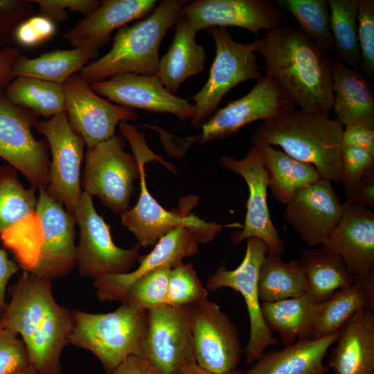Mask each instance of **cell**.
Returning <instances> with one entry per match:
<instances>
[{
  "label": "cell",
  "instance_id": "cell-1",
  "mask_svg": "<svg viewBox=\"0 0 374 374\" xmlns=\"http://www.w3.org/2000/svg\"><path fill=\"white\" fill-rule=\"evenodd\" d=\"M258 41L265 75L302 111L329 114L334 100L330 53L294 26H278Z\"/></svg>",
  "mask_w": 374,
  "mask_h": 374
},
{
  "label": "cell",
  "instance_id": "cell-2",
  "mask_svg": "<svg viewBox=\"0 0 374 374\" xmlns=\"http://www.w3.org/2000/svg\"><path fill=\"white\" fill-rule=\"evenodd\" d=\"M52 281L24 271L11 285V299L0 317V327L24 341L37 374H62L60 357L73 328L72 310L55 301Z\"/></svg>",
  "mask_w": 374,
  "mask_h": 374
},
{
  "label": "cell",
  "instance_id": "cell-3",
  "mask_svg": "<svg viewBox=\"0 0 374 374\" xmlns=\"http://www.w3.org/2000/svg\"><path fill=\"white\" fill-rule=\"evenodd\" d=\"M344 127L329 114L289 111L264 122L251 134L253 146L280 147L299 161L312 165L321 178L341 183Z\"/></svg>",
  "mask_w": 374,
  "mask_h": 374
},
{
  "label": "cell",
  "instance_id": "cell-4",
  "mask_svg": "<svg viewBox=\"0 0 374 374\" xmlns=\"http://www.w3.org/2000/svg\"><path fill=\"white\" fill-rule=\"evenodd\" d=\"M122 134L131 145L134 155L139 163L140 195L136 204L121 215V224L133 233L141 247H153L166 234L178 226L188 228L194 233L198 243H208L226 227H239V224H220L206 222L194 214L190 208L197 204L195 197H188V201L180 204V208L168 211L152 196L146 182L145 165L150 161L157 160L168 170L176 173L175 166L153 153L148 147L144 134L126 122L120 123Z\"/></svg>",
  "mask_w": 374,
  "mask_h": 374
},
{
  "label": "cell",
  "instance_id": "cell-5",
  "mask_svg": "<svg viewBox=\"0 0 374 374\" xmlns=\"http://www.w3.org/2000/svg\"><path fill=\"white\" fill-rule=\"evenodd\" d=\"M186 2L163 0L146 18L118 29L109 52L89 62L78 75L89 84L122 73L157 75L161 41L175 26Z\"/></svg>",
  "mask_w": 374,
  "mask_h": 374
},
{
  "label": "cell",
  "instance_id": "cell-6",
  "mask_svg": "<svg viewBox=\"0 0 374 374\" xmlns=\"http://www.w3.org/2000/svg\"><path fill=\"white\" fill-rule=\"evenodd\" d=\"M72 314L69 344L93 353L107 374H112L128 357L142 356L148 310L122 303L108 313H89L74 309Z\"/></svg>",
  "mask_w": 374,
  "mask_h": 374
},
{
  "label": "cell",
  "instance_id": "cell-7",
  "mask_svg": "<svg viewBox=\"0 0 374 374\" xmlns=\"http://www.w3.org/2000/svg\"><path fill=\"white\" fill-rule=\"evenodd\" d=\"M207 33L213 38L215 57L206 84L190 98L195 102L191 125L200 128L215 112L231 89L248 80L262 75L257 64L258 39L242 44L233 39L225 28H211Z\"/></svg>",
  "mask_w": 374,
  "mask_h": 374
},
{
  "label": "cell",
  "instance_id": "cell-8",
  "mask_svg": "<svg viewBox=\"0 0 374 374\" xmlns=\"http://www.w3.org/2000/svg\"><path fill=\"white\" fill-rule=\"evenodd\" d=\"M82 179L84 191L97 196L112 211L121 215L128 210L139 179L136 157L124 150L121 136H114L87 148Z\"/></svg>",
  "mask_w": 374,
  "mask_h": 374
},
{
  "label": "cell",
  "instance_id": "cell-9",
  "mask_svg": "<svg viewBox=\"0 0 374 374\" xmlns=\"http://www.w3.org/2000/svg\"><path fill=\"white\" fill-rule=\"evenodd\" d=\"M73 216L80 230L76 266L80 277L94 280L130 271L138 262L141 247L136 242L130 249H123L114 243L109 226L96 212L91 195L82 192Z\"/></svg>",
  "mask_w": 374,
  "mask_h": 374
},
{
  "label": "cell",
  "instance_id": "cell-10",
  "mask_svg": "<svg viewBox=\"0 0 374 374\" xmlns=\"http://www.w3.org/2000/svg\"><path fill=\"white\" fill-rule=\"evenodd\" d=\"M39 116L12 104L0 91V157L20 171L37 189L49 182L48 144L32 132Z\"/></svg>",
  "mask_w": 374,
  "mask_h": 374
},
{
  "label": "cell",
  "instance_id": "cell-11",
  "mask_svg": "<svg viewBox=\"0 0 374 374\" xmlns=\"http://www.w3.org/2000/svg\"><path fill=\"white\" fill-rule=\"evenodd\" d=\"M196 364L217 374L236 370L242 348L228 314L208 299L188 305Z\"/></svg>",
  "mask_w": 374,
  "mask_h": 374
},
{
  "label": "cell",
  "instance_id": "cell-12",
  "mask_svg": "<svg viewBox=\"0 0 374 374\" xmlns=\"http://www.w3.org/2000/svg\"><path fill=\"white\" fill-rule=\"evenodd\" d=\"M267 253V247L262 240L250 238L247 240L245 255L239 266L233 270L218 269L206 283L210 291L229 287L244 297L250 322L249 339L244 350L248 364L256 362L267 347L278 344L263 320L258 294V275Z\"/></svg>",
  "mask_w": 374,
  "mask_h": 374
},
{
  "label": "cell",
  "instance_id": "cell-13",
  "mask_svg": "<svg viewBox=\"0 0 374 374\" xmlns=\"http://www.w3.org/2000/svg\"><path fill=\"white\" fill-rule=\"evenodd\" d=\"M35 128L46 138L51 153L46 189L73 215L82 194L80 178L85 142L70 126L66 111L39 121Z\"/></svg>",
  "mask_w": 374,
  "mask_h": 374
},
{
  "label": "cell",
  "instance_id": "cell-14",
  "mask_svg": "<svg viewBox=\"0 0 374 374\" xmlns=\"http://www.w3.org/2000/svg\"><path fill=\"white\" fill-rule=\"evenodd\" d=\"M142 356L159 374H181L195 362L188 306L148 310Z\"/></svg>",
  "mask_w": 374,
  "mask_h": 374
},
{
  "label": "cell",
  "instance_id": "cell-15",
  "mask_svg": "<svg viewBox=\"0 0 374 374\" xmlns=\"http://www.w3.org/2000/svg\"><path fill=\"white\" fill-rule=\"evenodd\" d=\"M294 107L277 82L267 75L262 76L246 95L217 110L203 124L199 142L228 138L251 122L273 121Z\"/></svg>",
  "mask_w": 374,
  "mask_h": 374
},
{
  "label": "cell",
  "instance_id": "cell-16",
  "mask_svg": "<svg viewBox=\"0 0 374 374\" xmlns=\"http://www.w3.org/2000/svg\"><path fill=\"white\" fill-rule=\"evenodd\" d=\"M38 190L35 216L42 244L37 261L28 272L53 280L66 276L76 266V222L46 188Z\"/></svg>",
  "mask_w": 374,
  "mask_h": 374
},
{
  "label": "cell",
  "instance_id": "cell-17",
  "mask_svg": "<svg viewBox=\"0 0 374 374\" xmlns=\"http://www.w3.org/2000/svg\"><path fill=\"white\" fill-rule=\"evenodd\" d=\"M62 88L69 125L82 137L87 148L115 136L118 123L136 121L139 117L134 109L101 98L78 74L71 75Z\"/></svg>",
  "mask_w": 374,
  "mask_h": 374
},
{
  "label": "cell",
  "instance_id": "cell-18",
  "mask_svg": "<svg viewBox=\"0 0 374 374\" xmlns=\"http://www.w3.org/2000/svg\"><path fill=\"white\" fill-rule=\"evenodd\" d=\"M220 161L223 167L239 174L249 190L244 224L242 230L233 237V242L238 244L250 238H258L266 244L267 253L281 256L285 246L269 211L262 149L253 146L242 159L224 155Z\"/></svg>",
  "mask_w": 374,
  "mask_h": 374
},
{
  "label": "cell",
  "instance_id": "cell-19",
  "mask_svg": "<svg viewBox=\"0 0 374 374\" xmlns=\"http://www.w3.org/2000/svg\"><path fill=\"white\" fill-rule=\"evenodd\" d=\"M198 32L211 28L235 26L256 35L284 25L287 17L268 0H196L180 10Z\"/></svg>",
  "mask_w": 374,
  "mask_h": 374
},
{
  "label": "cell",
  "instance_id": "cell-20",
  "mask_svg": "<svg viewBox=\"0 0 374 374\" xmlns=\"http://www.w3.org/2000/svg\"><path fill=\"white\" fill-rule=\"evenodd\" d=\"M342 204L332 182L321 178L299 190L286 204L283 217L310 247L323 245L339 222Z\"/></svg>",
  "mask_w": 374,
  "mask_h": 374
},
{
  "label": "cell",
  "instance_id": "cell-21",
  "mask_svg": "<svg viewBox=\"0 0 374 374\" xmlns=\"http://www.w3.org/2000/svg\"><path fill=\"white\" fill-rule=\"evenodd\" d=\"M90 87L119 105L171 114L181 121L191 118L194 112V105L170 93L157 75L122 73L91 84Z\"/></svg>",
  "mask_w": 374,
  "mask_h": 374
},
{
  "label": "cell",
  "instance_id": "cell-22",
  "mask_svg": "<svg viewBox=\"0 0 374 374\" xmlns=\"http://www.w3.org/2000/svg\"><path fill=\"white\" fill-rule=\"evenodd\" d=\"M198 242L188 228L178 226L163 235L147 255L139 256V266L124 274H107L93 280L98 301H121L130 286L143 275L161 267L173 268L198 252Z\"/></svg>",
  "mask_w": 374,
  "mask_h": 374
},
{
  "label": "cell",
  "instance_id": "cell-23",
  "mask_svg": "<svg viewBox=\"0 0 374 374\" xmlns=\"http://www.w3.org/2000/svg\"><path fill=\"white\" fill-rule=\"evenodd\" d=\"M341 217L322 245L339 255L355 278L374 272V212L349 201Z\"/></svg>",
  "mask_w": 374,
  "mask_h": 374
},
{
  "label": "cell",
  "instance_id": "cell-24",
  "mask_svg": "<svg viewBox=\"0 0 374 374\" xmlns=\"http://www.w3.org/2000/svg\"><path fill=\"white\" fill-rule=\"evenodd\" d=\"M157 6L156 0H105L91 14L80 19L64 35L74 48L98 53L112 33L136 19L148 17Z\"/></svg>",
  "mask_w": 374,
  "mask_h": 374
},
{
  "label": "cell",
  "instance_id": "cell-25",
  "mask_svg": "<svg viewBox=\"0 0 374 374\" xmlns=\"http://www.w3.org/2000/svg\"><path fill=\"white\" fill-rule=\"evenodd\" d=\"M359 309L341 327L329 358L334 374H374V312Z\"/></svg>",
  "mask_w": 374,
  "mask_h": 374
},
{
  "label": "cell",
  "instance_id": "cell-26",
  "mask_svg": "<svg viewBox=\"0 0 374 374\" xmlns=\"http://www.w3.org/2000/svg\"><path fill=\"white\" fill-rule=\"evenodd\" d=\"M332 79L335 119L344 127L361 125L374 130V92L366 77L333 59Z\"/></svg>",
  "mask_w": 374,
  "mask_h": 374
},
{
  "label": "cell",
  "instance_id": "cell-27",
  "mask_svg": "<svg viewBox=\"0 0 374 374\" xmlns=\"http://www.w3.org/2000/svg\"><path fill=\"white\" fill-rule=\"evenodd\" d=\"M340 330L322 339H299L285 348L264 353L244 374H326L323 359Z\"/></svg>",
  "mask_w": 374,
  "mask_h": 374
},
{
  "label": "cell",
  "instance_id": "cell-28",
  "mask_svg": "<svg viewBox=\"0 0 374 374\" xmlns=\"http://www.w3.org/2000/svg\"><path fill=\"white\" fill-rule=\"evenodd\" d=\"M172 42L160 59L157 75L165 88L176 93L188 78L205 70L206 54L195 39L197 32L190 21L181 15L175 24Z\"/></svg>",
  "mask_w": 374,
  "mask_h": 374
},
{
  "label": "cell",
  "instance_id": "cell-29",
  "mask_svg": "<svg viewBox=\"0 0 374 374\" xmlns=\"http://www.w3.org/2000/svg\"><path fill=\"white\" fill-rule=\"evenodd\" d=\"M299 264L307 282L306 294L314 304L355 282L343 258L323 247L305 249Z\"/></svg>",
  "mask_w": 374,
  "mask_h": 374
},
{
  "label": "cell",
  "instance_id": "cell-30",
  "mask_svg": "<svg viewBox=\"0 0 374 374\" xmlns=\"http://www.w3.org/2000/svg\"><path fill=\"white\" fill-rule=\"evenodd\" d=\"M374 309V300L362 283L355 279L351 285L335 292L329 299L314 304L305 339L316 340L339 331L360 308Z\"/></svg>",
  "mask_w": 374,
  "mask_h": 374
},
{
  "label": "cell",
  "instance_id": "cell-31",
  "mask_svg": "<svg viewBox=\"0 0 374 374\" xmlns=\"http://www.w3.org/2000/svg\"><path fill=\"white\" fill-rule=\"evenodd\" d=\"M261 148L268 188L280 202L287 204L299 190L321 179L312 165L296 160L274 147Z\"/></svg>",
  "mask_w": 374,
  "mask_h": 374
},
{
  "label": "cell",
  "instance_id": "cell-32",
  "mask_svg": "<svg viewBox=\"0 0 374 374\" xmlns=\"http://www.w3.org/2000/svg\"><path fill=\"white\" fill-rule=\"evenodd\" d=\"M98 53L82 48L54 50L34 58L21 55L12 68L15 78L28 77L57 84L80 72Z\"/></svg>",
  "mask_w": 374,
  "mask_h": 374
},
{
  "label": "cell",
  "instance_id": "cell-33",
  "mask_svg": "<svg viewBox=\"0 0 374 374\" xmlns=\"http://www.w3.org/2000/svg\"><path fill=\"white\" fill-rule=\"evenodd\" d=\"M314 303L308 295L296 298L262 302L263 320L270 330L277 331L285 346L294 344L296 339H305Z\"/></svg>",
  "mask_w": 374,
  "mask_h": 374
},
{
  "label": "cell",
  "instance_id": "cell-34",
  "mask_svg": "<svg viewBox=\"0 0 374 374\" xmlns=\"http://www.w3.org/2000/svg\"><path fill=\"white\" fill-rule=\"evenodd\" d=\"M307 282L299 262L285 263L281 256L267 253L258 275L260 302L299 297L307 292Z\"/></svg>",
  "mask_w": 374,
  "mask_h": 374
},
{
  "label": "cell",
  "instance_id": "cell-35",
  "mask_svg": "<svg viewBox=\"0 0 374 374\" xmlns=\"http://www.w3.org/2000/svg\"><path fill=\"white\" fill-rule=\"evenodd\" d=\"M6 97L14 105L39 116L53 117L65 111L62 85L28 77L15 78L4 89Z\"/></svg>",
  "mask_w": 374,
  "mask_h": 374
},
{
  "label": "cell",
  "instance_id": "cell-36",
  "mask_svg": "<svg viewBox=\"0 0 374 374\" xmlns=\"http://www.w3.org/2000/svg\"><path fill=\"white\" fill-rule=\"evenodd\" d=\"M37 188H26L18 179L17 170L9 164L0 166V233L35 216Z\"/></svg>",
  "mask_w": 374,
  "mask_h": 374
},
{
  "label": "cell",
  "instance_id": "cell-37",
  "mask_svg": "<svg viewBox=\"0 0 374 374\" xmlns=\"http://www.w3.org/2000/svg\"><path fill=\"white\" fill-rule=\"evenodd\" d=\"M328 2L334 52L346 65L361 71L357 20L358 0H328Z\"/></svg>",
  "mask_w": 374,
  "mask_h": 374
},
{
  "label": "cell",
  "instance_id": "cell-38",
  "mask_svg": "<svg viewBox=\"0 0 374 374\" xmlns=\"http://www.w3.org/2000/svg\"><path fill=\"white\" fill-rule=\"evenodd\" d=\"M274 3L292 15L307 37L328 53L334 52L328 0H276Z\"/></svg>",
  "mask_w": 374,
  "mask_h": 374
},
{
  "label": "cell",
  "instance_id": "cell-39",
  "mask_svg": "<svg viewBox=\"0 0 374 374\" xmlns=\"http://www.w3.org/2000/svg\"><path fill=\"white\" fill-rule=\"evenodd\" d=\"M171 269L161 267L138 278L128 288L122 303L148 311L167 305Z\"/></svg>",
  "mask_w": 374,
  "mask_h": 374
},
{
  "label": "cell",
  "instance_id": "cell-40",
  "mask_svg": "<svg viewBox=\"0 0 374 374\" xmlns=\"http://www.w3.org/2000/svg\"><path fill=\"white\" fill-rule=\"evenodd\" d=\"M208 294V290L202 285L191 263L181 262L171 269L168 286V305H191L207 299Z\"/></svg>",
  "mask_w": 374,
  "mask_h": 374
},
{
  "label": "cell",
  "instance_id": "cell-41",
  "mask_svg": "<svg viewBox=\"0 0 374 374\" xmlns=\"http://www.w3.org/2000/svg\"><path fill=\"white\" fill-rule=\"evenodd\" d=\"M357 37L361 54L362 73L374 77V1L358 0Z\"/></svg>",
  "mask_w": 374,
  "mask_h": 374
},
{
  "label": "cell",
  "instance_id": "cell-42",
  "mask_svg": "<svg viewBox=\"0 0 374 374\" xmlns=\"http://www.w3.org/2000/svg\"><path fill=\"white\" fill-rule=\"evenodd\" d=\"M30 365L21 338L15 331L0 327V374H17Z\"/></svg>",
  "mask_w": 374,
  "mask_h": 374
},
{
  "label": "cell",
  "instance_id": "cell-43",
  "mask_svg": "<svg viewBox=\"0 0 374 374\" xmlns=\"http://www.w3.org/2000/svg\"><path fill=\"white\" fill-rule=\"evenodd\" d=\"M33 15L29 0H0V51L11 46L17 27Z\"/></svg>",
  "mask_w": 374,
  "mask_h": 374
},
{
  "label": "cell",
  "instance_id": "cell-44",
  "mask_svg": "<svg viewBox=\"0 0 374 374\" xmlns=\"http://www.w3.org/2000/svg\"><path fill=\"white\" fill-rule=\"evenodd\" d=\"M341 183L345 190L352 188L366 171L374 166V153L357 146L341 148Z\"/></svg>",
  "mask_w": 374,
  "mask_h": 374
},
{
  "label": "cell",
  "instance_id": "cell-45",
  "mask_svg": "<svg viewBox=\"0 0 374 374\" xmlns=\"http://www.w3.org/2000/svg\"><path fill=\"white\" fill-rule=\"evenodd\" d=\"M55 23L38 15L21 22L14 33V41L24 47L37 46L53 37L56 32Z\"/></svg>",
  "mask_w": 374,
  "mask_h": 374
},
{
  "label": "cell",
  "instance_id": "cell-46",
  "mask_svg": "<svg viewBox=\"0 0 374 374\" xmlns=\"http://www.w3.org/2000/svg\"><path fill=\"white\" fill-rule=\"evenodd\" d=\"M31 3L39 6L40 15L55 23L62 22L68 19L67 10L78 12L85 17L94 12L101 4L98 0H32Z\"/></svg>",
  "mask_w": 374,
  "mask_h": 374
},
{
  "label": "cell",
  "instance_id": "cell-47",
  "mask_svg": "<svg viewBox=\"0 0 374 374\" xmlns=\"http://www.w3.org/2000/svg\"><path fill=\"white\" fill-rule=\"evenodd\" d=\"M346 200L373 210L374 208V166L368 168L359 181L346 190Z\"/></svg>",
  "mask_w": 374,
  "mask_h": 374
},
{
  "label": "cell",
  "instance_id": "cell-48",
  "mask_svg": "<svg viewBox=\"0 0 374 374\" xmlns=\"http://www.w3.org/2000/svg\"><path fill=\"white\" fill-rule=\"evenodd\" d=\"M139 127H150L156 130L160 135L161 143L168 152V153L173 157H182L187 149L194 143L200 140L201 135L181 139L169 134L163 129L156 125H144Z\"/></svg>",
  "mask_w": 374,
  "mask_h": 374
},
{
  "label": "cell",
  "instance_id": "cell-49",
  "mask_svg": "<svg viewBox=\"0 0 374 374\" xmlns=\"http://www.w3.org/2000/svg\"><path fill=\"white\" fill-rule=\"evenodd\" d=\"M342 146H357L374 153V130L361 125L344 128Z\"/></svg>",
  "mask_w": 374,
  "mask_h": 374
},
{
  "label": "cell",
  "instance_id": "cell-50",
  "mask_svg": "<svg viewBox=\"0 0 374 374\" xmlns=\"http://www.w3.org/2000/svg\"><path fill=\"white\" fill-rule=\"evenodd\" d=\"M18 270V265L10 259L5 250L0 248V317L7 305L6 292L8 282Z\"/></svg>",
  "mask_w": 374,
  "mask_h": 374
},
{
  "label": "cell",
  "instance_id": "cell-51",
  "mask_svg": "<svg viewBox=\"0 0 374 374\" xmlns=\"http://www.w3.org/2000/svg\"><path fill=\"white\" fill-rule=\"evenodd\" d=\"M21 55L19 49L15 46H10L0 51V91L15 78L12 68Z\"/></svg>",
  "mask_w": 374,
  "mask_h": 374
},
{
  "label": "cell",
  "instance_id": "cell-52",
  "mask_svg": "<svg viewBox=\"0 0 374 374\" xmlns=\"http://www.w3.org/2000/svg\"><path fill=\"white\" fill-rule=\"evenodd\" d=\"M112 374H159L143 356L132 355L126 358Z\"/></svg>",
  "mask_w": 374,
  "mask_h": 374
},
{
  "label": "cell",
  "instance_id": "cell-53",
  "mask_svg": "<svg viewBox=\"0 0 374 374\" xmlns=\"http://www.w3.org/2000/svg\"><path fill=\"white\" fill-rule=\"evenodd\" d=\"M181 374H217L208 372L200 366H199L196 362H193L187 366H186L181 371ZM222 374H244L240 371L235 370L229 373Z\"/></svg>",
  "mask_w": 374,
  "mask_h": 374
},
{
  "label": "cell",
  "instance_id": "cell-54",
  "mask_svg": "<svg viewBox=\"0 0 374 374\" xmlns=\"http://www.w3.org/2000/svg\"><path fill=\"white\" fill-rule=\"evenodd\" d=\"M17 374H37V373L35 369L30 365L28 367Z\"/></svg>",
  "mask_w": 374,
  "mask_h": 374
}]
</instances>
